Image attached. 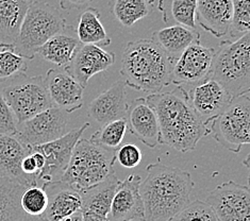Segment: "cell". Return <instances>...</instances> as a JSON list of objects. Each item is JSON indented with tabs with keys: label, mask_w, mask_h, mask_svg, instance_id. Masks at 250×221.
Wrapping results in <instances>:
<instances>
[{
	"label": "cell",
	"mask_w": 250,
	"mask_h": 221,
	"mask_svg": "<svg viewBox=\"0 0 250 221\" xmlns=\"http://www.w3.org/2000/svg\"><path fill=\"white\" fill-rule=\"evenodd\" d=\"M145 99L157 115L162 145L187 153L193 151L201 139L210 135L209 128L189 104L182 87L148 95Z\"/></svg>",
	"instance_id": "obj_1"
},
{
	"label": "cell",
	"mask_w": 250,
	"mask_h": 221,
	"mask_svg": "<svg viewBox=\"0 0 250 221\" xmlns=\"http://www.w3.org/2000/svg\"><path fill=\"white\" fill-rule=\"evenodd\" d=\"M195 184L190 173L177 167L153 163L140 184L146 221H170L190 200Z\"/></svg>",
	"instance_id": "obj_2"
},
{
	"label": "cell",
	"mask_w": 250,
	"mask_h": 221,
	"mask_svg": "<svg viewBox=\"0 0 250 221\" xmlns=\"http://www.w3.org/2000/svg\"><path fill=\"white\" fill-rule=\"evenodd\" d=\"M174 63L151 39L136 40L123 47L121 75L136 91L158 94L171 84Z\"/></svg>",
	"instance_id": "obj_3"
},
{
	"label": "cell",
	"mask_w": 250,
	"mask_h": 221,
	"mask_svg": "<svg viewBox=\"0 0 250 221\" xmlns=\"http://www.w3.org/2000/svg\"><path fill=\"white\" fill-rule=\"evenodd\" d=\"M211 78L216 80L232 98L250 91V33L235 40H225L215 49Z\"/></svg>",
	"instance_id": "obj_4"
},
{
	"label": "cell",
	"mask_w": 250,
	"mask_h": 221,
	"mask_svg": "<svg viewBox=\"0 0 250 221\" xmlns=\"http://www.w3.org/2000/svg\"><path fill=\"white\" fill-rule=\"evenodd\" d=\"M115 162L116 150H109L80 139L60 181L79 192L104 180L115 171Z\"/></svg>",
	"instance_id": "obj_5"
},
{
	"label": "cell",
	"mask_w": 250,
	"mask_h": 221,
	"mask_svg": "<svg viewBox=\"0 0 250 221\" xmlns=\"http://www.w3.org/2000/svg\"><path fill=\"white\" fill-rule=\"evenodd\" d=\"M66 27V20L57 8L34 0L22 20L13 50L26 60H33L41 46Z\"/></svg>",
	"instance_id": "obj_6"
},
{
	"label": "cell",
	"mask_w": 250,
	"mask_h": 221,
	"mask_svg": "<svg viewBox=\"0 0 250 221\" xmlns=\"http://www.w3.org/2000/svg\"><path fill=\"white\" fill-rule=\"evenodd\" d=\"M0 93L17 123L53 106L43 76L28 77L21 74L0 84Z\"/></svg>",
	"instance_id": "obj_7"
},
{
	"label": "cell",
	"mask_w": 250,
	"mask_h": 221,
	"mask_svg": "<svg viewBox=\"0 0 250 221\" xmlns=\"http://www.w3.org/2000/svg\"><path fill=\"white\" fill-rule=\"evenodd\" d=\"M210 134L227 150L239 153L250 142V99L249 95L232 99L230 104L208 122Z\"/></svg>",
	"instance_id": "obj_8"
},
{
	"label": "cell",
	"mask_w": 250,
	"mask_h": 221,
	"mask_svg": "<svg viewBox=\"0 0 250 221\" xmlns=\"http://www.w3.org/2000/svg\"><path fill=\"white\" fill-rule=\"evenodd\" d=\"M214 52L215 49L201 45L200 40L188 47L174 63L171 84L188 91L211 78Z\"/></svg>",
	"instance_id": "obj_9"
},
{
	"label": "cell",
	"mask_w": 250,
	"mask_h": 221,
	"mask_svg": "<svg viewBox=\"0 0 250 221\" xmlns=\"http://www.w3.org/2000/svg\"><path fill=\"white\" fill-rule=\"evenodd\" d=\"M88 127L90 123L85 122L81 127L69 131L55 141L30 148V150L38 151L45 158V165L39 172L38 180L43 182V184L61 180L69 164L76 144Z\"/></svg>",
	"instance_id": "obj_10"
},
{
	"label": "cell",
	"mask_w": 250,
	"mask_h": 221,
	"mask_svg": "<svg viewBox=\"0 0 250 221\" xmlns=\"http://www.w3.org/2000/svg\"><path fill=\"white\" fill-rule=\"evenodd\" d=\"M217 221H250V190L247 185L229 181L218 185L206 201Z\"/></svg>",
	"instance_id": "obj_11"
},
{
	"label": "cell",
	"mask_w": 250,
	"mask_h": 221,
	"mask_svg": "<svg viewBox=\"0 0 250 221\" xmlns=\"http://www.w3.org/2000/svg\"><path fill=\"white\" fill-rule=\"evenodd\" d=\"M67 117L64 112L51 106L27 121L17 123L15 136L28 147H35L55 141L65 134Z\"/></svg>",
	"instance_id": "obj_12"
},
{
	"label": "cell",
	"mask_w": 250,
	"mask_h": 221,
	"mask_svg": "<svg viewBox=\"0 0 250 221\" xmlns=\"http://www.w3.org/2000/svg\"><path fill=\"white\" fill-rule=\"evenodd\" d=\"M186 92L189 104L206 124L219 115L233 99L229 93L212 78H209Z\"/></svg>",
	"instance_id": "obj_13"
},
{
	"label": "cell",
	"mask_w": 250,
	"mask_h": 221,
	"mask_svg": "<svg viewBox=\"0 0 250 221\" xmlns=\"http://www.w3.org/2000/svg\"><path fill=\"white\" fill-rule=\"evenodd\" d=\"M44 78L53 106L67 113L81 109L84 88L66 68H51Z\"/></svg>",
	"instance_id": "obj_14"
},
{
	"label": "cell",
	"mask_w": 250,
	"mask_h": 221,
	"mask_svg": "<svg viewBox=\"0 0 250 221\" xmlns=\"http://www.w3.org/2000/svg\"><path fill=\"white\" fill-rule=\"evenodd\" d=\"M115 62V53L99 46L81 45L66 68L79 84L85 88L92 77L108 70Z\"/></svg>",
	"instance_id": "obj_15"
},
{
	"label": "cell",
	"mask_w": 250,
	"mask_h": 221,
	"mask_svg": "<svg viewBox=\"0 0 250 221\" xmlns=\"http://www.w3.org/2000/svg\"><path fill=\"white\" fill-rule=\"evenodd\" d=\"M130 133L149 148L162 145L158 118L145 98H138L128 104L125 117Z\"/></svg>",
	"instance_id": "obj_16"
},
{
	"label": "cell",
	"mask_w": 250,
	"mask_h": 221,
	"mask_svg": "<svg viewBox=\"0 0 250 221\" xmlns=\"http://www.w3.org/2000/svg\"><path fill=\"white\" fill-rule=\"evenodd\" d=\"M141 182L142 178L139 175H130L121 182L112 200L108 215L110 221L145 219L144 204L140 194Z\"/></svg>",
	"instance_id": "obj_17"
},
{
	"label": "cell",
	"mask_w": 250,
	"mask_h": 221,
	"mask_svg": "<svg viewBox=\"0 0 250 221\" xmlns=\"http://www.w3.org/2000/svg\"><path fill=\"white\" fill-rule=\"evenodd\" d=\"M30 153V147L15 135L0 134V177L10 178L26 187L38 186V177L27 176L21 170V161Z\"/></svg>",
	"instance_id": "obj_18"
},
{
	"label": "cell",
	"mask_w": 250,
	"mask_h": 221,
	"mask_svg": "<svg viewBox=\"0 0 250 221\" xmlns=\"http://www.w3.org/2000/svg\"><path fill=\"white\" fill-rule=\"evenodd\" d=\"M126 84L123 79L116 81L109 89L99 94L87 107V114L95 121L105 124L126 117L128 103Z\"/></svg>",
	"instance_id": "obj_19"
},
{
	"label": "cell",
	"mask_w": 250,
	"mask_h": 221,
	"mask_svg": "<svg viewBox=\"0 0 250 221\" xmlns=\"http://www.w3.org/2000/svg\"><path fill=\"white\" fill-rule=\"evenodd\" d=\"M48 204L44 216L48 221H61L77 212H81L82 200L79 192L62 181L44 183Z\"/></svg>",
	"instance_id": "obj_20"
},
{
	"label": "cell",
	"mask_w": 250,
	"mask_h": 221,
	"mask_svg": "<svg viewBox=\"0 0 250 221\" xmlns=\"http://www.w3.org/2000/svg\"><path fill=\"white\" fill-rule=\"evenodd\" d=\"M232 0H196V23L220 39L230 32Z\"/></svg>",
	"instance_id": "obj_21"
},
{
	"label": "cell",
	"mask_w": 250,
	"mask_h": 221,
	"mask_svg": "<svg viewBox=\"0 0 250 221\" xmlns=\"http://www.w3.org/2000/svg\"><path fill=\"white\" fill-rule=\"evenodd\" d=\"M82 44L77 38L76 30L67 25L63 31L51 37L38 49L39 55L58 67H66Z\"/></svg>",
	"instance_id": "obj_22"
},
{
	"label": "cell",
	"mask_w": 250,
	"mask_h": 221,
	"mask_svg": "<svg viewBox=\"0 0 250 221\" xmlns=\"http://www.w3.org/2000/svg\"><path fill=\"white\" fill-rule=\"evenodd\" d=\"M121 180L115 171L111 172L104 180L92 186L79 190L82 200V213H93L108 217L113 197L120 186Z\"/></svg>",
	"instance_id": "obj_23"
},
{
	"label": "cell",
	"mask_w": 250,
	"mask_h": 221,
	"mask_svg": "<svg viewBox=\"0 0 250 221\" xmlns=\"http://www.w3.org/2000/svg\"><path fill=\"white\" fill-rule=\"evenodd\" d=\"M34 0H0V49H13L27 11Z\"/></svg>",
	"instance_id": "obj_24"
},
{
	"label": "cell",
	"mask_w": 250,
	"mask_h": 221,
	"mask_svg": "<svg viewBox=\"0 0 250 221\" xmlns=\"http://www.w3.org/2000/svg\"><path fill=\"white\" fill-rule=\"evenodd\" d=\"M151 40L160 46L170 60L176 62L188 47L200 40V34L197 30L172 25L158 30L153 33Z\"/></svg>",
	"instance_id": "obj_25"
},
{
	"label": "cell",
	"mask_w": 250,
	"mask_h": 221,
	"mask_svg": "<svg viewBox=\"0 0 250 221\" xmlns=\"http://www.w3.org/2000/svg\"><path fill=\"white\" fill-rule=\"evenodd\" d=\"M26 188L10 178L0 177V221H20L26 216L21 205Z\"/></svg>",
	"instance_id": "obj_26"
},
{
	"label": "cell",
	"mask_w": 250,
	"mask_h": 221,
	"mask_svg": "<svg viewBox=\"0 0 250 221\" xmlns=\"http://www.w3.org/2000/svg\"><path fill=\"white\" fill-rule=\"evenodd\" d=\"M77 38L82 45L109 46L111 39L100 21V13L96 8L88 7L79 16Z\"/></svg>",
	"instance_id": "obj_27"
},
{
	"label": "cell",
	"mask_w": 250,
	"mask_h": 221,
	"mask_svg": "<svg viewBox=\"0 0 250 221\" xmlns=\"http://www.w3.org/2000/svg\"><path fill=\"white\" fill-rule=\"evenodd\" d=\"M158 9L166 25H180L197 30L196 0H159Z\"/></svg>",
	"instance_id": "obj_28"
},
{
	"label": "cell",
	"mask_w": 250,
	"mask_h": 221,
	"mask_svg": "<svg viewBox=\"0 0 250 221\" xmlns=\"http://www.w3.org/2000/svg\"><path fill=\"white\" fill-rule=\"evenodd\" d=\"M152 5L146 0H111L110 9L114 19L124 27L133 26L150 13Z\"/></svg>",
	"instance_id": "obj_29"
},
{
	"label": "cell",
	"mask_w": 250,
	"mask_h": 221,
	"mask_svg": "<svg viewBox=\"0 0 250 221\" xmlns=\"http://www.w3.org/2000/svg\"><path fill=\"white\" fill-rule=\"evenodd\" d=\"M127 129L126 119H117V121L103 124V127L92 135L90 141L93 144L104 149L117 150L125 139Z\"/></svg>",
	"instance_id": "obj_30"
},
{
	"label": "cell",
	"mask_w": 250,
	"mask_h": 221,
	"mask_svg": "<svg viewBox=\"0 0 250 221\" xmlns=\"http://www.w3.org/2000/svg\"><path fill=\"white\" fill-rule=\"evenodd\" d=\"M26 59L13 49H0V84L27 71Z\"/></svg>",
	"instance_id": "obj_31"
},
{
	"label": "cell",
	"mask_w": 250,
	"mask_h": 221,
	"mask_svg": "<svg viewBox=\"0 0 250 221\" xmlns=\"http://www.w3.org/2000/svg\"><path fill=\"white\" fill-rule=\"evenodd\" d=\"M47 204H48V197L44 188L40 187L39 185L27 187L21 195V205L26 215H30V216L44 215Z\"/></svg>",
	"instance_id": "obj_32"
},
{
	"label": "cell",
	"mask_w": 250,
	"mask_h": 221,
	"mask_svg": "<svg viewBox=\"0 0 250 221\" xmlns=\"http://www.w3.org/2000/svg\"><path fill=\"white\" fill-rule=\"evenodd\" d=\"M250 0H232V22L230 32L240 37L249 32Z\"/></svg>",
	"instance_id": "obj_33"
},
{
	"label": "cell",
	"mask_w": 250,
	"mask_h": 221,
	"mask_svg": "<svg viewBox=\"0 0 250 221\" xmlns=\"http://www.w3.org/2000/svg\"><path fill=\"white\" fill-rule=\"evenodd\" d=\"M170 221H217V219L206 202L196 200L189 202Z\"/></svg>",
	"instance_id": "obj_34"
},
{
	"label": "cell",
	"mask_w": 250,
	"mask_h": 221,
	"mask_svg": "<svg viewBox=\"0 0 250 221\" xmlns=\"http://www.w3.org/2000/svg\"><path fill=\"white\" fill-rule=\"evenodd\" d=\"M116 161L125 168H135L142 162L141 149L131 142L121 145L116 150Z\"/></svg>",
	"instance_id": "obj_35"
},
{
	"label": "cell",
	"mask_w": 250,
	"mask_h": 221,
	"mask_svg": "<svg viewBox=\"0 0 250 221\" xmlns=\"http://www.w3.org/2000/svg\"><path fill=\"white\" fill-rule=\"evenodd\" d=\"M17 121L0 93V134L15 135Z\"/></svg>",
	"instance_id": "obj_36"
},
{
	"label": "cell",
	"mask_w": 250,
	"mask_h": 221,
	"mask_svg": "<svg viewBox=\"0 0 250 221\" xmlns=\"http://www.w3.org/2000/svg\"><path fill=\"white\" fill-rule=\"evenodd\" d=\"M21 167L22 172L27 176L38 177L39 172H40V170L38 168V165H37V163H35V161L31 154V151L28 155H26L25 158H23V160L21 161Z\"/></svg>",
	"instance_id": "obj_37"
},
{
	"label": "cell",
	"mask_w": 250,
	"mask_h": 221,
	"mask_svg": "<svg viewBox=\"0 0 250 221\" xmlns=\"http://www.w3.org/2000/svg\"><path fill=\"white\" fill-rule=\"evenodd\" d=\"M92 0H59L61 8L64 10H80L87 8Z\"/></svg>",
	"instance_id": "obj_38"
},
{
	"label": "cell",
	"mask_w": 250,
	"mask_h": 221,
	"mask_svg": "<svg viewBox=\"0 0 250 221\" xmlns=\"http://www.w3.org/2000/svg\"><path fill=\"white\" fill-rule=\"evenodd\" d=\"M83 221H110L108 217L100 216L93 213H82Z\"/></svg>",
	"instance_id": "obj_39"
},
{
	"label": "cell",
	"mask_w": 250,
	"mask_h": 221,
	"mask_svg": "<svg viewBox=\"0 0 250 221\" xmlns=\"http://www.w3.org/2000/svg\"><path fill=\"white\" fill-rule=\"evenodd\" d=\"M20 221H48L46 219L44 215H41V216H30V215H26L25 217L21 219Z\"/></svg>",
	"instance_id": "obj_40"
},
{
	"label": "cell",
	"mask_w": 250,
	"mask_h": 221,
	"mask_svg": "<svg viewBox=\"0 0 250 221\" xmlns=\"http://www.w3.org/2000/svg\"><path fill=\"white\" fill-rule=\"evenodd\" d=\"M61 221H83V215L82 212H77L76 214L71 215V216L65 218Z\"/></svg>",
	"instance_id": "obj_41"
},
{
	"label": "cell",
	"mask_w": 250,
	"mask_h": 221,
	"mask_svg": "<svg viewBox=\"0 0 250 221\" xmlns=\"http://www.w3.org/2000/svg\"><path fill=\"white\" fill-rule=\"evenodd\" d=\"M146 1L149 3V4H151V5L154 3V0H146Z\"/></svg>",
	"instance_id": "obj_42"
},
{
	"label": "cell",
	"mask_w": 250,
	"mask_h": 221,
	"mask_svg": "<svg viewBox=\"0 0 250 221\" xmlns=\"http://www.w3.org/2000/svg\"><path fill=\"white\" fill-rule=\"evenodd\" d=\"M129 221H146L145 219H133V220H129Z\"/></svg>",
	"instance_id": "obj_43"
}]
</instances>
